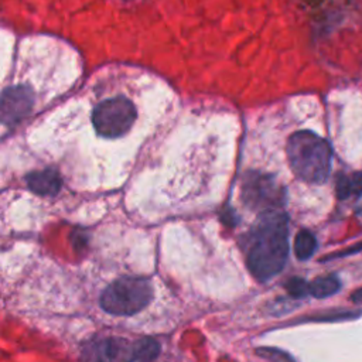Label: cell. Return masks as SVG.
<instances>
[{
  "mask_svg": "<svg viewBox=\"0 0 362 362\" xmlns=\"http://www.w3.org/2000/svg\"><path fill=\"white\" fill-rule=\"evenodd\" d=\"M288 256V218L281 208L262 211L249 230L247 267L260 281L274 277Z\"/></svg>",
  "mask_w": 362,
  "mask_h": 362,
  "instance_id": "obj_1",
  "label": "cell"
},
{
  "mask_svg": "<svg viewBox=\"0 0 362 362\" xmlns=\"http://www.w3.org/2000/svg\"><path fill=\"white\" fill-rule=\"evenodd\" d=\"M286 151L290 167L300 180L311 184L327 181L332 158L327 140L310 130H300L290 136Z\"/></svg>",
  "mask_w": 362,
  "mask_h": 362,
  "instance_id": "obj_2",
  "label": "cell"
},
{
  "mask_svg": "<svg viewBox=\"0 0 362 362\" xmlns=\"http://www.w3.org/2000/svg\"><path fill=\"white\" fill-rule=\"evenodd\" d=\"M151 284L146 277L124 276L109 284L100 296V307L112 315H133L151 300Z\"/></svg>",
  "mask_w": 362,
  "mask_h": 362,
  "instance_id": "obj_3",
  "label": "cell"
},
{
  "mask_svg": "<svg viewBox=\"0 0 362 362\" xmlns=\"http://www.w3.org/2000/svg\"><path fill=\"white\" fill-rule=\"evenodd\" d=\"M90 119L99 136L117 139L124 136L134 124L136 107L123 95H115L95 105Z\"/></svg>",
  "mask_w": 362,
  "mask_h": 362,
  "instance_id": "obj_4",
  "label": "cell"
},
{
  "mask_svg": "<svg viewBox=\"0 0 362 362\" xmlns=\"http://www.w3.org/2000/svg\"><path fill=\"white\" fill-rule=\"evenodd\" d=\"M242 198L253 209L281 208L284 201L283 188L269 174L249 173L242 185Z\"/></svg>",
  "mask_w": 362,
  "mask_h": 362,
  "instance_id": "obj_5",
  "label": "cell"
},
{
  "mask_svg": "<svg viewBox=\"0 0 362 362\" xmlns=\"http://www.w3.org/2000/svg\"><path fill=\"white\" fill-rule=\"evenodd\" d=\"M33 106V92L23 86L16 85L3 92L1 98V113L3 123H16L20 120Z\"/></svg>",
  "mask_w": 362,
  "mask_h": 362,
  "instance_id": "obj_6",
  "label": "cell"
},
{
  "mask_svg": "<svg viewBox=\"0 0 362 362\" xmlns=\"http://www.w3.org/2000/svg\"><path fill=\"white\" fill-rule=\"evenodd\" d=\"M25 181L33 192L41 195H55L61 188V178L58 173L51 168L30 173L25 177Z\"/></svg>",
  "mask_w": 362,
  "mask_h": 362,
  "instance_id": "obj_7",
  "label": "cell"
},
{
  "mask_svg": "<svg viewBox=\"0 0 362 362\" xmlns=\"http://www.w3.org/2000/svg\"><path fill=\"white\" fill-rule=\"evenodd\" d=\"M335 192L338 199H346L351 195H362V171H358L351 177L338 174L335 181Z\"/></svg>",
  "mask_w": 362,
  "mask_h": 362,
  "instance_id": "obj_8",
  "label": "cell"
},
{
  "mask_svg": "<svg viewBox=\"0 0 362 362\" xmlns=\"http://www.w3.org/2000/svg\"><path fill=\"white\" fill-rule=\"evenodd\" d=\"M341 288V281L335 274L321 276L310 283V294L315 298H325Z\"/></svg>",
  "mask_w": 362,
  "mask_h": 362,
  "instance_id": "obj_9",
  "label": "cell"
},
{
  "mask_svg": "<svg viewBox=\"0 0 362 362\" xmlns=\"http://www.w3.org/2000/svg\"><path fill=\"white\" fill-rule=\"evenodd\" d=\"M317 249V240L315 236L307 230L303 229L296 235L294 239V253L298 260H307L310 259Z\"/></svg>",
  "mask_w": 362,
  "mask_h": 362,
  "instance_id": "obj_10",
  "label": "cell"
},
{
  "mask_svg": "<svg viewBox=\"0 0 362 362\" xmlns=\"http://www.w3.org/2000/svg\"><path fill=\"white\" fill-rule=\"evenodd\" d=\"M160 352V345L153 339H140L130 349L129 359L132 361H150Z\"/></svg>",
  "mask_w": 362,
  "mask_h": 362,
  "instance_id": "obj_11",
  "label": "cell"
},
{
  "mask_svg": "<svg viewBox=\"0 0 362 362\" xmlns=\"http://www.w3.org/2000/svg\"><path fill=\"white\" fill-rule=\"evenodd\" d=\"M286 290L294 298H303L310 294V283L301 277H291L286 283Z\"/></svg>",
  "mask_w": 362,
  "mask_h": 362,
  "instance_id": "obj_12",
  "label": "cell"
},
{
  "mask_svg": "<svg viewBox=\"0 0 362 362\" xmlns=\"http://www.w3.org/2000/svg\"><path fill=\"white\" fill-rule=\"evenodd\" d=\"M361 250H362V242L359 245H355V246L349 247L348 250H344L341 253H335V255H332L329 257H342V256H348V255H352V253H356V252H361Z\"/></svg>",
  "mask_w": 362,
  "mask_h": 362,
  "instance_id": "obj_13",
  "label": "cell"
},
{
  "mask_svg": "<svg viewBox=\"0 0 362 362\" xmlns=\"http://www.w3.org/2000/svg\"><path fill=\"white\" fill-rule=\"evenodd\" d=\"M351 300L354 301V303H362V287L361 288H358V290H355L354 293H352V296H351Z\"/></svg>",
  "mask_w": 362,
  "mask_h": 362,
  "instance_id": "obj_14",
  "label": "cell"
}]
</instances>
